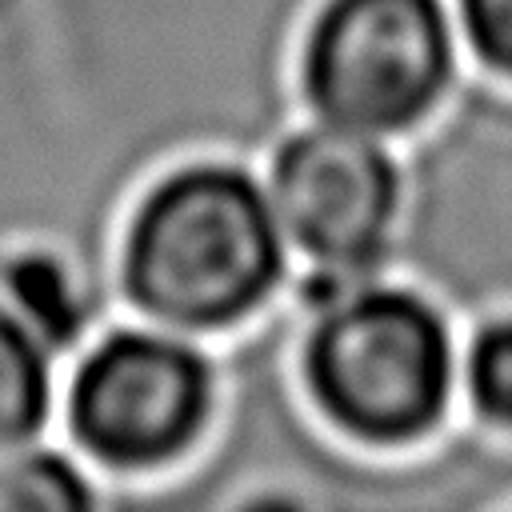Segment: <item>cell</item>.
Here are the masks:
<instances>
[{
	"mask_svg": "<svg viewBox=\"0 0 512 512\" xmlns=\"http://www.w3.org/2000/svg\"><path fill=\"white\" fill-rule=\"evenodd\" d=\"M124 276L132 296L176 324H228L280 276L272 200L236 168H188L136 212Z\"/></svg>",
	"mask_w": 512,
	"mask_h": 512,
	"instance_id": "obj_1",
	"label": "cell"
},
{
	"mask_svg": "<svg viewBox=\"0 0 512 512\" xmlns=\"http://www.w3.org/2000/svg\"><path fill=\"white\" fill-rule=\"evenodd\" d=\"M308 380L344 428L372 440L416 436L448 396V332L408 292L344 296L308 340Z\"/></svg>",
	"mask_w": 512,
	"mask_h": 512,
	"instance_id": "obj_2",
	"label": "cell"
},
{
	"mask_svg": "<svg viewBox=\"0 0 512 512\" xmlns=\"http://www.w3.org/2000/svg\"><path fill=\"white\" fill-rule=\"evenodd\" d=\"M452 68L436 0H332L304 52V84L328 124L392 132L420 120Z\"/></svg>",
	"mask_w": 512,
	"mask_h": 512,
	"instance_id": "obj_3",
	"label": "cell"
},
{
	"mask_svg": "<svg viewBox=\"0 0 512 512\" xmlns=\"http://www.w3.org/2000/svg\"><path fill=\"white\" fill-rule=\"evenodd\" d=\"M204 412V360L152 332H116L92 348L68 396L80 444L116 464H152L180 452L204 424Z\"/></svg>",
	"mask_w": 512,
	"mask_h": 512,
	"instance_id": "obj_4",
	"label": "cell"
},
{
	"mask_svg": "<svg viewBox=\"0 0 512 512\" xmlns=\"http://www.w3.org/2000/svg\"><path fill=\"white\" fill-rule=\"evenodd\" d=\"M276 224L332 272L380 256L396 212V168L368 140L340 124L292 136L272 164Z\"/></svg>",
	"mask_w": 512,
	"mask_h": 512,
	"instance_id": "obj_5",
	"label": "cell"
},
{
	"mask_svg": "<svg viewBox=\"0 0 512 512\" xmlns=\"http://www.w3.org/2000/svg\"><path fill=\"white\" fill-rule=\"evenodd\" d=\"M52 404L48 344L0 300V452L28 444Z\"/></svg>",
	"mask_w": 512,
	"mask_h": 512,
	"instance_id": "obj_6",
	"label": "cell"
},
{
	"mask_svg": "<svg viewBox=\"0 0 512 512\" xmlns=\"http://www.w3.org/2000/svg\"><path fill=\"white\" fill-rule=\"evenodd\" d=\"M0 292L12 304V312L48 344V348H64L76 340L80 332V304L72 292L68 272L36 248L12 252L0 264Z\"/></svg>",
	"mask_w": 512,
	"mask_h": 512,
	"instance_id": "obj_7",
	"label": "cell"
},
{
	"mask_svg": "<svg viewBox=\"0 0 512 512\" xmlns=\"http://www.w3.org/2000/svg\"><path fill=\"white\" fill-rule=\"evenodd\" d=\"M88 504L92 492L64 456L28 444L0 452V512H76Z\"/></svg>",
	"mask_w": 512,
	"mask_h": 512,
	"instance_id": "obj_8",
	"label": "cell"
},
{
	"mask_svg": "<svg viewBox=\"0 0 512 512\" xmlns=\"http://www.w3.org/2000/svg\"><path fill=\"white\" fill-rule=\"evenodd\" d=\"M472 400L488 420L512 424V320L492 324L468 360Z\"/></svg>",
	"mask_w": 512,
	"mask_h": 512,
	"instance_id": "obj_9",
	"label": "cell"
},
{
	"mask_svg": "<svg viewBox=\"0 0 512 512\" xmlns=\"http://www.w3.org/2000/svg\"><path fill=\"white\" fill-rule=\"evenodd\" d=\"M476 52L512 72V0H460Z\"/></svg>",
	"mask_w": 512,
	"mask_h": 512,
	"instance_id": "obj_10",
	"label": "cell"
}]
</instances>
